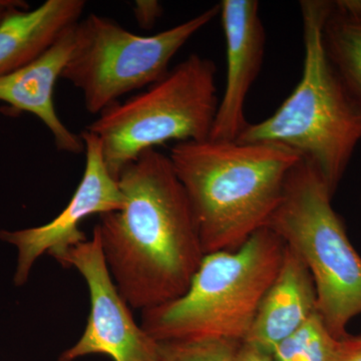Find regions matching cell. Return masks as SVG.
<instances>
[{
	"label": "cell",
	"instance_id": "obj_1",
	"mask_svg": "<svg viewBox=\"0 0 361 361\" xmlns=\"http://www.w3.org/2000/svg\"><path fill=\"white\" fill-rule=\"evenodd\" d=\"M118 183L125 205L99 216L96 228L121 295L134 310H149L182 296L205 254L169 156L145 151Z\"/></svg>",
	"mask_w": 361,
	"mask_h": 361
},
{
	"label": "cell",
	"instance_id": "obj_2",
	"mask_svg": "<svg viewBox=\"0 0 361 361\" xmlns=\"http://www.w3.org/2000/svg\"><path fill=\"white\" fill-rule=\"evenodd\" d=\"M171 163L193 211L204 254L236 251L267 226L292 168L301 160L277 145L177 142Z\"/></svg>",
	"mask_w": 361,
	"mask_h": 361
},
{
	"label": "cell",
	"instance_id": "obj_3",
	"mask_svg": "<svg viewBox=\"0 0 361 361\" xmlns=\"http://www.w3.org/2000/svg\"><path fill=\"white\" fill-rule=\"evenodd\" d=\"M327 0L300 1L304 61L295 89L269 118L248 123L236 141L284 147L317 170L331 193L361 141V102L327 56Z\"/></svg>",
	"mask_w": 361,
	"mask_h": 361
},
{
	"label": "cell",
	"instance_id": "obj_4",
	"mask_svg": "<svg viewBox=\"0 0 361 361\" xmlns=\"http://www.w3.org/2000/svg\"><path fill=\"white\" fill-rule=\"evenodd\" d=\"M283 240L258 230L238 250L206 254L186 292L142 310L141 326L158 342L245 341L266 292L283 262Z\"/></svg>",
	"mask_w": 361,
	"mask_h": 361
},
{
	"label": "cell",
	"instance_id": "obj_5",
	"mask_svg": "<svg viewBox=\"0 0 361 361\" xmlns=\"http://www.w3.org/2000/svg\"><path fill=\"white\" fill-rule=\"evenodd\" d=\"M329 186L301 159L285 182L283 194L266 227L283 240L310 270L317 312L336 339L361 314V257L332 207Z\"/></svg>",
	"mask_w": 361,
	"mask_h": 361
},
{
	"label": "cell",
	"instance_id": "obj_6",
	"mask_svg": "<svg viewBox=\"0 0 361 361\" xmlns=\"http://www.w3.org/2000/svg\"><path fill=\"white\" fill-rule=\"evenodd\" d=\"M216 71L211 59L191 54L87 126L85 130L99 137L104 163L116 180L145 151L171 141L208 139L219 104Z\"/></svg>",
	"mask_w": 361,
	"mask_h": 361
},
{
	"label": "cell",
	"instance_id": "obj_7",
	"mask_svg": "<svg viewBox=\"0 0 361 361\" xmlns=\"http://www.w3.org/2000/svg\"><path fill=\"white\" fill-rule=\"evenodd\" d=\"M220 14V4L153 35H139L90 13L75 28L61 78L82 92L85 110L99 115L130 92L165 77L183 47Z\"/></svg>",
	"mask_w": 361,
	"mask_h": 361
},
{
	"label": "cell",
	"instance_id": "obj_8",
	"mask_svg": "<svg viewBox=\"0 0 361 361\" xmlns=\"http://www.w3.org/2000/svg\"><path fill=\"white\" fill-rule=\"evenodd\" d=\"M56 260L82 274L90 297L84 334L73 348L61 353L59 361H73L90 355H109L114 361H160V342L135 322L129 304L111 278L96 227L92 238Z\"/></svg>",
	"mask_w": 361,
	"mask_h": 361
},
{
	"label": "cell",
	"instance_id": "obj_9",
	"mask_svg": "<svg viewBox=\"0 0 361 361\" xmlns=\"http://www.w3.org/2000/svg\"><path fill=\"white\" fill-rule=\"evenodd\" d=\"M85 142L84 176L66 208L47 224L20 230H0V241L16 247L18 263L14 285L27 282L33 265L47 253L54 259L85 241L80 224L92 215L121 210L125 196L118 180L111 176L104 163L101 142L96 135L80 133Z\"/></svg>",
	"mask_w": 361,
	"mask_h": 361
},
{
	"label": "cell",
	"instance_id": "obj_10",
	"mask_svg": "<svg viewBox=\"0 0 361 361\" xmlns=\"http://www.w3.org/2000/svg\"><path fill=\"white\" fill-rule=\"evenodd\" d=\"M220 16L226 40V84L209 139L236 141L248 125L245 103L262 66L265 28L256 0H223Z\"/></svg>",
	"mask_w": 361,
	"mask_h": 361
},
{
	"label": "cell",
	"instance_id": "obj_11",
	"mask_svg": "<svg viewBox=\"0 0 361 361\" xmlns=\"http://www.w3.org/2000/svg\"><path fill=\"white\" fill-rule=\"evenodd\" d=\"M75 25L40 58L0 77V102L8 104L13 111L37 116L51 133L59 151L78 155L85 152L82 135L66 127L54 102L56 82L61 78L73 49Z\"/></svg>",
	"mask_w": 361,
	"mask_h": 361
},
{
	"label": "cell",
	"instance_id": "obj_12",
	"mask_svg": "<svg viewBox=\"0 0 361 361\" xmlns=\"http://www.w3.org/2000/svg\"><path fill=\"white\" fill-rule=\"evenodd\" d=\"M317 311V295L310 270L286 246L276 278L259 306L243 343L272 355L283 341Z\"/></svg>",
	"mask_w": 361,
	"mask_h": 361
},
{
	"label": "cell",
	"instance_id": "obj_13",
	"mask_svg": "<svg viewBox=\"0 0 361 361\" xmlns=\"http://www.w3.org/2000/svg\"><path fill=\"white\" fill-rule=\"evenodd\" d=\"M85 0H47L0 23V77L40 58L82 20Z\"/></svg>",
	"mask_w": 361,
	"mask_h": 361
},
{
	"label": "cell",
	"instance_id": "obj_14",
	"mask_svg": "<svg viewBox=\"0 0 361 361\" xmlns=\"http://www.w3.org/2000/svg\"><path fill=\"white\" fill-rule=\"evenodd\" d=\"M322 40L332 65L361 102V0L329 1Z\"/></svg>",
	"mask_w": 361,
	"mask_h": 361
},
{
	"label": "cell",
	"instance_id": "obj_15",
	"mask_svg": "<svg viewBox=\"0 0 361 361\" xmlns=\"http://www.w3.org/2000/svg\"><path fill=\"white\" fill-rule=\"evenodd\" d=\"M337 341L316 311L302 326L278 344L272 357L274 361H331Z\"/></svg>",
	"mask_w": 361,
	"mask_h": 361
},
{
	"label": "cell",
	"instance_id": "obj_16",
	"mask_svg": "<svg viewBox=\"0 0 361 361\" xmlns=\"http://www.w3.org/2000/svg\"><path fill=\"white\" fill-rule=\"evenodd\" d=\"M241 344L225 339L160 342V361H236Z\"/></svg>",
	"mask_w": 361,
	"mask_h": 361
},
{
	"label": "cell",
	"instance_id": "obj_17",
	"mask_svg": "<svg viewBox=\"0 0 361 361\" xmlns=\"http://www.w3.org/2000/svg\"><path fill=\"white\" fill-rule=\"evenodd\" d=\"M133 13L137 25L144 30H149L160 20L163 6L157 0H135L133 4Z\"/></svg>",
	"mask_w": 361,
	"mask_h": 361
},
{
	"label": "cell",
	"instance_id": "obj_18",
	"mask_svg": "<svg viewBox=\"0 0 361 361\" xmlns=\"http://www.w3.org/2000/svg\"><path fill=\"white\" fill-rule=\"evenodd\" d=\"M331 361H361V334L338 339Z\"/></svg>",
	"mask_w": 361,
	"mask_h": 361
},
{
	"label": "cell",
	"instance_id": "obj_19",
	"mask_svg": "<svg viewBox=\"0 0 361 361\" xmlns=\"http://www.w3.org/2000/svg\"><path fill=\"white\" fill-rule=\"evenodd\" d=\"M236 361H274L272 355L263 353L247 343H242L237 353Z\"/></svg>",
	"mask_w": 361,
	"mask_h": 361
},
{
	"label": "cell",
	"instance_id": "obj_20",
	"mask_svg": "<svg viewBox=\"0 0 361 361\" xmlns=\"http://www.w3.org/2000/svg\"><path fill=\"white\" fill-rule=\"evenodd\" d=\"M28 8H30V4L25 0H0V23L11 13Z\"/></svg>",
	"mask_w": 361,
	"mask_h": 361
}]
</instances>
